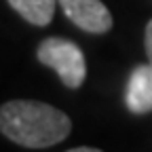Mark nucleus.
<instances>
[{"label": "nucleus", "mask_w": 152, "mask_h": 152, "mask_svg": "<svg viewBox=\"0 0 152 152\" xmlns=\"http://www.w3.org/2000/svg\"><path fill=\"white\" fill-rule=\"evenodd\" d=\"M74 26L91 34H106L112 28V15L102 0H57Z\"/></svg>", "instance_id": "obj_3"}, {"label": "nucleus", "mask_w": 152, "mask_h": 152, "mask_svg": "<svg viewBox=\"0 0 152 152\" xmlns=\"http://www.w3.org/2000/svg\"><path fill=\"white\" fill-rule=\"evenodd\" d=\"M9 4L32 26H49L57 0H9Z\"/></svg>", "instance_id": "obj_5"}, {"label": "nucleus", "mask_w": 152, "mask_h": 152, "mask_svg": "<svg viewBox=\"0 0 152 152\" xmlns=\"http://www.w3.org/2000/svg\"><path fill=\"white\" fill-rule=\"evenodd\" d=\"M144 42H146V55H148V61L152 64V19L148 21V26H146V38H144Z\"/></svg>", "instance_id": "obj_6"}, {"label": "nucleus", "mask_w": 152, "mask_h": 152, "mask_svg": "<svg viewBox=\"0 0 152 152\" xmlns=\"http://www.w3.org/2000/svg\"><path fill=\"white\" fill-rule=\"evenodd\" d=\"M36 57L42 66H49L57 72L61 83L68 89H78L87 76V61L80 47L68 38H45L38 45Z\"/></svg>", "instance_id": "obj_2"}, {"label": "nucleus", "mask_w": 152, "mask_h": 152, "mask_svg": "<svg viewBox=\"0 0 152 152\" xmlns=\"http://www.w3.org/2000/svg\"><path fill=\"white\" fill-rule=\"evenodd\" d=\"M0 131L19 146L49 148L70 135L72 121L49 104L15 99L0 106Z\"/></svg>", "instance_id": "obj_1"}, {"label": "nucleus", "mask_w": 152, "mask_h": 152, "mask_svg": "<svg viewBox=\"0 0 152 152\" xmlns=\"http://www.w3.org/2000/svg\"><path fill=\"white\" fill-rule=\"evenodd\" d=\"M125 104L133 114L152 112V64L135 66L129 74L125 89Z\"/></svg>", "instance_id": "obj_4"}, {"label": "nucleus", "mask_w": 152, "mask_h": 152, "mask_svg": "<svg viewBox=\"0 0 152 152\" xmlns=\"http://www.w3.org/2000/svg\"><path fill=\"white\" fill-rule=\"evenodd\" d=\"M66 152H102L97 148H89V146H80V148H72V150H66Z\"/></svg>", "instance_id": "obj_7"}]
</instances>
